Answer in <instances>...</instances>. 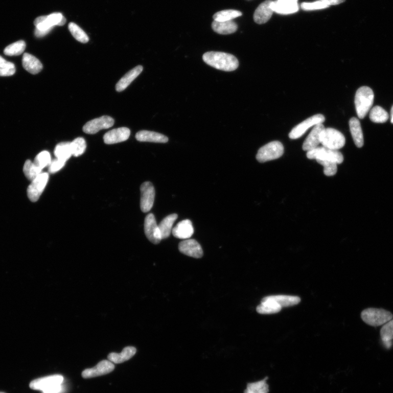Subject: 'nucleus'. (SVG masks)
Returning a JSON list of instances; mask_svg holds the SVG:
<instances>
[{"label": "nucleus", "instance_id": "6e6552de", "mask_svg": "<svg viewBox=\"0 0 393 393\" xmlns=\"http://www.w3.org/2000/svg\"><path fill=\"white\" fill-rule=\"evenodd\" d=\"M48 180L49 174L43 173L40 174L36 178L32 181L28 188V196L31 202H36L41 197Z\"/></svg>", "mask_w": 393, "mask_h": 393}, {"label": "nucleus", "instance_id": "c03bdc74", "mask_svg": "<svg viewBox=\"0 0 393 393\" xmlns=\"http://www.w3.org/2000/svg\"><path fill=\"white\" fill-rule=\"evenodd\" d=\"M15 72V68H0V77L13 76Z\"/></svg>", "mask_w": 393, "mask_h": 393}, {"label": "nucleus", "instance_id": "49530a36", "mask_svg": "<svg viewBox=\"0 0 393 393\" xmlns=\"http://www.w3.org/2000/svg\"><path fill=\"white\" fill-rule=\"evenodd\" d=\"M329 6L332 5H338L346 1V0H319Z\"/></svg>", "mask_w": 393, "mask_h": 393}, {"label": "nucleus", "instance_id": "3c124183", "mask_svg": "<svg viewBox=\"0 0 393 393\" xmlns=\"http://www.w3.org/2000/svg\"><path fill=\"white\" fill-rule=\"evenodd\" d=\"M0 393H5V392H0Z\"/></svg>", "mask_w": 393, "mask_h": 393}, {"label": "nucleus", "instance_id": "2f4dec72", "mask_svg": "<svg viewBox=\"0 0 393 393\" xmlns=\"http://www.w3.org/2000/svg\"><path fill=\"white\" fill-rule=\"evenodd\" d=\"M370 119L375 123H384L389 119L387 112L380 106H375L371 110Z\"/></svg>", "mask_w": 393, "mask_h": 393}, {"label": "nucleus", "instance_id": "a19ab883", "mask_svg": "<svg viewBox=\"0 0 393 393\" xmlns=\"http://www.w3.org/2000/svg\"><path fill=\"white\" fill-rule=\"evenodd\" d=\"M48 20L53 27L62 26L66 21L65 18L60 13H54L48 15Z\"/></svg>", "mask_w": 393, "mask_h": 393}, {"label": "nucleus", "instance_id": "c756f323", "mask_svg": "<svg viewBox=\"0 0 393 393\" xmlns=\"http://www.w3.org/2000/svg\"><path fill=\"white\" fill-rule=\"evenodd\" d=\"M380 334L385 347L390 349L393 340V319H391L381 328Z\"/></svg>", "mask_w": 393, "mask_h": 393}, {"label": "nucleus", "instance_id": "58836bf2", "mask_svg": "<svg viewBox=\"0 0 393 393\" xmlns=\"http://www.w3.org/2000/svg\"><path fill=\"white\" fill-rule=\"evenodd\" d=\"M317 162L324 167V173L326 175L331 176L334 175L338 170V164L335 162L316 160Z\"/></svg>", "mask_w": 393, "mask_h": 393}, {"label": "nucleus", "instance_id": "423d86ee", "mask_svg": "<svg viewBox=\"0 0 393 393\" xmlns=\"http://www.w3.org/2000/svg\"><path fill=\"white\" fill-rule=\"evenodd\" d=\"M309 159L330 161L341 164L343 161V156L338 150H332L324 147H318L307 152Z\"/></svg>", "mask_w": 393, "mask_h": 393}, {"label": "nucleus", "instance_id": "72a5a7b5", "mask_svg": "<svg viewBox=\"0 0 393 393\" xmlns=\"http://www.w3.org/2000/svg\"><path fill=\"white\" fill-rule=\"evenodd\" d=\"M23 172L26 177L30 180L33 181L42 173V170L37 167L34 163L27 160L23 168Z\"/></svg>", "mask_w": 393, "mask_h": 393}, {"label": "nucleus", "instance_id": "7c9ffc66", "mask_svg": "<svg viewBox=\"0 0 393 393\" xmlns=\"http://www.w3.org/2000/svg\"><path fill=\"white\" fill-rule=\"evenodd\" d=\"M268 377L263 380L248 383L244 393H268L269 386L267 383Z\"/></svg>", "mask_w": 393, "mask_h": 393}, {"label": "nucleus", "instance_id": "39448f33", "mask_svg": "<svg viewBox=\"0 0 393 393\" xmlns=\"http://www.w3.org/2000/svg\"><path fill=\"white\" fill-rule=\"evenodd\" d=\"M284 152L283 144L279 141H273L261 148L256 159L261 163H266L282 157Z\"/></svg>", "mask_w": 393, "mask_h": 393}, {"label": "nucleus", "instance_id": "4468645a", "mask_svg": "<svg viewBox=\"0 0 393 393\" xmlns=\"http://www.w3.org/2000/svg\"><path fill=\"white\" fill-rule=\"evenodd\" d=\"M179 250L183 254L195 259L202 258L203 251L201 246L195 239H186L179 245Z\"/></svg>", "mask_w": 393, "mask_h": 393}, {"label": "nucleus", "instance_id": "aec40b11", "mask_svg": "<svg viewBox=\"0 0 393 393\" xmlns=\"http://www.w3.org/2000/svg\"><path fill=\"white\" fill-rule=\"evenodd\" d=\"M143 70V67L139 65L128 72L117 84L116 90L118 92L125 90L134 80L142 73Z\"/></svg>", "mask_w": 393, "mask_h": 393}, {"label": "nucleus", "instance_id": "9d476101", "mask_svg": "<svg viewBox=\"0 0 393 393\" xmlns=\"http://www.w3.org/2000/svg\"><path fill=\"white\" fill-rule=\"evenodd\" d=\"M144 232L152 243L158 244L163 240L154 214H149L146 216L144 221Z\"/></svg>", "mask_w": 393, "mask_h": 393}, {"label": "nucleus", "instance_id": "393cba45", "mask_svg": "<svg viewBox=\"0 0 393 393\" xmlns=\"http://www.w3.org/2000/svg\"><path fill=\"white\" fill-rule=\"evenodd\" d=\"M137 350L132 346H127L124 349L121 353H111L108 356V359L115 364L123 363L132 358L136 354Z\"/></svg>", "mask_w": 393, "mask_h": 393}, {"label": "nucleus", "instance_id": "bb28decb", "mask_svg": "<svg viewBox=\"0 0 393 393\" xmlns=\"http://www.w3.org/2000/svg\"><path fill=\"white\" fill-rule=\"evenodd\" d=\"M178 219V215L173 214L167 216L160 223L158 227L161 233L162 239L169 237L172 232V227L174 222Z\"/></svg>", "mask_w": 393, "mask_h": 393}, {"label": "nucleus", "instance_id": "37998d69", "mask_svg": "<svg viewBox=\"0 0 393 393\" xmlns=\"http://www.w3.org/2000/svg\"><path fill=\"white\" fill-rule=\"evenodd\" d=\"M65 162L61 161L57 158L53 160L49 165V172L54 174L59 172L65 165Z\"/></svg>", "mask_w": 393, "mask_h": 393}, {"label": "nucleus", "instance_id": "6ab92c4d", "mask_svg": "<svg viewBox=\"0 0 393 393\" xmlns=\"http://www.w3.org/2000/svg\"><path fill=\"white\" fill-rule=\"evenodd\" d=\"M271 7L274 12L280 14H290L299 11L298 3L286 2L284 0L272 2Z\"/></svg>", "mask_w": 393, "mask_h": 393}, {"label": "nucleus", "instance_id": "79ce46f5", "mask_svg": "<svg viewBox=\"0 0 393 393\" xmlns=\"http://www.w3.org/2000/svg\"><path fill=\"white\" fill-rule=\"evenodd\" d=\"M35 26L36 27V29L41 31L50 30L51 31L54 28L52 27L49 21L48 20L47 16H41V17H38L35 20Z\"/></svg>", "mask_w": 393, "mask_h": 393}, {"label": "nucleus", "instance_id": "09e8293b", "mask_svg": "<svg viewBox=\"0 0 393 393\" xmlns=\"http://www.w3.org/2000/svg\"><path fill=\"white\" fill-rule=\"evenodd\" d=\"M390 121L391 123L393 124V106L391 109V113H390Z\"/></svg>", "mask_w": 393, "mask_h": 393}, {"label": "nucleus", "instance_id": "4c0bfd02", "mask_svg": "<svg viewBox=\"0 0 393 393\" xmlns=\"http://www.w3.org/2000/svg\"><path fill=\"white\" fill-rule=\"evenodd\" d=\"M51 161L52 159L50 152L47 151H43L40 152L37 155L34 163L40 169L42 170L44 168L49 166Z\"/></svg>", "mask_w": 393, "mask_h": 393}, {"label": "nucleus", "instance_id": "f03ea898", "mask_svg": "<svg viewBox=\"0 0 393 393\" xmlns=\"http://www.w3.org/2000/svg\"><path fill=\"white\" fill-rule=\"evenodd\" d=\"M374 94L371 87L362 86L359 88L355 95V103L358 117L364 119L373 106Z\"/></svg>", "mask_w": 393, "mask_h": 393}, {"label": "nucleus", "instance_id": "e433bc0d", "mask_svg": "<svg viewBox=\"0 0 393 393\" xmlns=\"http://www.w3.org/2000/svg\"><path fill=\"white\" fill-rule=\"evenodd\" d=\"M71 147L72 155L78 157L84 153L86 149V143L83 138L79 137L71 142Z\"/></svg>", "mask_w": 393, "mask_h": 393}, {"label": "nucleus", "instance_id": "ddd939ff", "mask_svg": "<svg viewBox=\"0 0 393 393\" xmlns=\"http://www.w3.org/2000/svg\"><path fill=\"white\" fill-rule=\"evenodd\" d=\"M63 381V378L61 375H53L32 381L30 384V387L32 389L43 391L61 385Z\"/></svg>", "mask_w": 393, "mask_h": 393}, {"label": "nucleus", "instance_id": "7ed1b4c3", "mask_svg": "<svg viewBox=\"0 0 393 393\" xmlns=\"http://www.w3.org/2000/svg\"><path fill=\"white\" fill-rule=\"evenodd\" d=\"M392 317L390 312L382 309L368 308L363 310L361 314L363 321L373 327L386 324Z\"/></svg>", "mask_w": 393, "mask_h": 393}, {"label": "nucleus", "instance_id": "dca6fc26", "mask_svg": "<svg viewBox=\"0 0 393 393\" xmlns=\"http://www.w3.org/2000/svg\"><path fill=\"white\" fill-rule=\"evenodd\" d=\"M325 127L323 124L316 125L313 128V129L305 140L303 149L304 151H309L314 149L319 146L320 144V137Z\"/></svg>", "mask_w": 393, "mask_h": 393}, {"label": "nucleus", "instance_id": "a18cd8bd", "mask_svg": "<svg viewBox=\"0 0 393 393\" xmlns=\"http://www.w3.org/2000/svg\"><path fill=\"white\" fill-rule=\"evenodd\" d=\"M0 68H14L15 66L12 62L6 61L0 56Z\"/></svg>", "mask_w": 393, "mask_h": 393}, {"label": "nucleus", "instance_id": "b1692460", "mask_svg": "<svg viewBox=\"0 0 393 393\" xmlns=\"http://www.w3.org/2000/svg\"><path fill=\"white\" fill-rule=\"evenodd\" d=\"M135 138L138 141L143 142H153L166 143L168 138L166 135L152 131H141L136 134Z\"/></svg>", "mask_w": 393, "mask_h": 393}, {"label": "nucleus", "instance_id": "0eeeda50", "mask_svg": "<svg viewBox=\"0 0 393 393\" xmlns=\"http://www.w3.org/2000/svg\"><path fill=\"white\" fill-rule=\"evenodd\" d=\"M325 121V117L322 114L313 115L294 127L289 134V137L291 140L298 139L306 133L310 128L322 124Z\"/></svg>", "mask_w": 393, "mask_h": 393}, {"label": "nucleus", "instance_id": "c9c22d12", "mask_svg": "<svg viewBox=\"0 0 393 393\" xmlns=\"http://www.w3.org/2000/svg\"><path fill=\"white\" fill-rule=\"evenodd\" d=\"M26 48V42L19 41L7 47L4 50V53L6 55L10 56V57L20 55L25 51Z\"/></svg>", "mask_w": 393, "mask_h": 393}, {"label": "nucleus", "instance_id": "cd10ccee", "mask_svg": "<svg viewBox=\"0 0 393 393\" xmlns=\"http://www.w3.org/2000/svg\"><path fill=\"white\" fill-rule=\"evenodd\" d=\"M54 154L57 159L66 163L72 156L71 143L61 142L57 144L54 150Z\"/></svg>", "mask_w": 393, "mask_h": 393}, {"label": "nucleus", "instance_id": "f704fd0d", "mask_svg": "<svg viewBox=\"0 0 393 393\" xmlns=\"http://www.w3.org/2000/svg\"><path fill=\"white\" fill-rule=\"evenodd\" d=\"M70 33L78 41L86 43L89 42V38L81 28L74 22H71L68 26Z\"/></svg>", "mask_w": 393, "mask_h": 393}, {"label": "nucleus", "instance_id": "ea45409f", "mask_svg": "<svg viewBox=\"0 0 393 393\" xmlns=\"http://www.w3.org/2000/svg\"><path fill=\"white\" fill-rule=\"evenodd\" d=\"M329 7L330 6L319 0L314 3H303L301 5L302 9L307 11L325 9Z\"/></svg>", "mask_w": 393, "mask_h": 393}, {"label": "nucleus", "instance_id": "a211bd4d", "mask_svg": "<svg viewBox=\"0 0 393 393\" xmlns=\"http://www.w3.org/2000/svg\"><path fill=\"white\" fill-rule=\"evenodd\" d=\"M174 237L180 239H188L194 235V229L192 222L189 220H183L172 229Z\"/></svg>", "mask_w": 393, "mask_h": 393}, {"label": "nucleus", "instance_id": "1a4fd4ad", "mask_svg": "<svg viewBox=\"0 0 393 393\" xmlns=\"http://www.w3.org/2000/svg\"><path fill=\"white\" fill-rule=\"evenodd\" d=\"M141 208L143 213H148L153 206L155 197V188L150 182L142 183L141 187Z\"/></svg>", "mask_w": 393, "mask_h": 393}, {"label": "nucleus", "instance_id": "9b49d317", "mask_svg": "<svg viewBox=\"0 0 393 393\" xmlns=\"http://www.w3.org/2000/svg\"><path fill=\"white\" fill-rule=\"evenodd\" d=\"M114 124V120L109 116H103L87 122L83 127V131L90 134L98 133L101 130L108 129Z\"/></svg>", "mask_w": 393, "mask_h": 393}, {"label": "nucleus", "instance_id": "5701e85b", "mask_svg": "<svg viewBox=\"0 0 393 393\" xmlns=\"http://www.w3.org/2000/svg\"><path fill=\"white\" fill-rule=\"evenodd\" d=\"M349 125L352 137L356 146L359 148H362L364 146V137L359 120L356 118H352Z\"/></svg>", "mask_w": 393, "mask_h": 393}, {"label": "nucleus", "instance_id": "8fccbe9b", "mask_svg": "<svg viewBox=\"0 0 393 393\" xmlns=\"http://www.w3.org/2000/svg\"><path fill=\"white\" fill-rule=\"evenodd\" d=\"M284 1L289 2L292 3H298V0H284Z\"/></svg>", "mask_w": 393, "mask_h": 393}, {"label": "nucleus", "instance_id": "f3484780", "mask_svg": "<svg viewBox=\"0 0 393 393\" xmlns=\"http://www.w3.org/2000/svg\"><path fill=\"white\" fill-rule=\"evenodd\" d=\"M271 0L263 2L256 9L253 18L257 24H263L267 22L274 12L272 9Z\"/></svg>", "mask_w": 393, "mask_h": 393}, {"label": "nucleus", "instance_id": "a878e982", "mask_svg": "<svg viewBox=\"0 0 393 393\" xmlns=\"http://www.w3.org/2000/svg\"><path fill=\"white\" fill-rule=\"evenodd\" d=\"M213 30L220 35H229L236 33L238 29L237 24L233 21H216L212 23Z\"/></svg>", "mask_w": 393, "mask_h": 393}, {"label": "nucleus", "instance_id": "473e14b6", "mask_svg": "<svg viewBox=\"0 0 393 393\" xmlns=\"http://www.w3.org/2000/svg\"><path fill=\"white\" fill-rule=\"evenodd\" d=\"M242 15V13L237 10H224L215 13L213 15V19L216 21H227L232 20Z\"/></svg>", "mask_w": 393, "mask_h": 393}, {"label": "nucleus", "instance_id": "20e7f679", "mask_svg": "<svg viewBox=\"0 0 393 393\" xmlns=\"http://www.w3.org/2000/svg\"><path fill=\"white\" fill-rule=\"evenodd\" d=\"M320 142L325 148L338 150L345 145L346 140L338 130L333 128H325L320 134Z\"/></svg>", "mask_w": 393, "mask_h": 393}, {"label": "nucleus", "instance_id": "412c9836", "mask_svg": "<svg viewBox=\"0 0 393 393\" xmlns=\"http://www.w3.org/2000/svg\"><path fill=\"white\" fill-rule=\"evenodd\" d=\"M262 300L274 302L283 308L295 306L300 303L301 299L296 296L278 295L266 296Z\"/></svg>", "mask_w": 393, "mask_h": 393}, {"label": "nucleus", "instance_id": "c85d7f7f", "mask_svg": "<svg viewBox=\"0 0 393 393\" xmlns=\"http://www.w3.org/2000/svg\"><path fill=\"white\" fill-rule=\"evenodd\" d=\"M282 309V307L278 304L270 300H262L261 304L256 308L257 312L263 315L276 314Z\"/></svg>", "mask_w": 393, "mask_h": 393}, {"label": "nucleus", "instance_id": "4be33fe9", "mask_svg": "<svg viewBox=\"0 0 393 393\" xmlns=\"http://www.w3.org/2000/svg\"><path fill=\"white\" fill-rule=\"evenodd\" d=\"M22 66L29 73L33 75L38 74L43 68L41 61L29 53H25L23 55Z\"/></svg>", "mask_w": 393, "mask_h": 393}, {"label": "nucleus", "instance_id": "de8ad7c7", "mask_svg": "<svg viewBox=\"0 0 393 393\" xmlns=\"http://www.w3.org/2000/svg\"><path fill=\"white\" fill-rule=\"evenodd\" d=\"M62 389L61 384L43 391V393H59Z\"/></svg>", "mask_w": 393, "mask_h": 393}, {"label": "nucleus", "instance_id": "f8f14e48", "mask_svg": "<svg viewBox=\"0 0 393 393\" xmlns=\"http://www.w3.org/2000/svg\"><path fill=\"white\" fill-rule=\"evenodd\" d=\"M115 365L110 361L103 360L98 364L91 368H87L82 373L84 379H91L96 377L107 375L114 370Z\"/></svg>", "mask_w": 393, "mask_h": 393}, {"label": "nucleus", "instance_id": "2eb2a0df", "mask_svg": "<svg viewBox=\"0 0 393 393\" xmlns=\"http://www.w3.org/2000/svg\"><path fill=\"white\" fill-rule=\"evenodd\" d=\"M130 130L127 127H120L112 130L103 137L104 142L107 144H114L127 141L130 137Z\"/></svg>", "mask_w": 393, "mask_h": 393}, {"label": "nucleus", "instance_id": "f257e3e1", "mask_svg": "<svg viewBox=\"0 0 393 393\" xmlns=\"http://www.w3.org/2000/svg\"><path fill=\"white\" fill-rule=\"evenodd\" d=\"M203 60L207 65L223 71H234L239 66V61L234 55L223 52L205 53Z\"/></svg>", "mask_w": 393, "mask_h": 393}]
</instances>
